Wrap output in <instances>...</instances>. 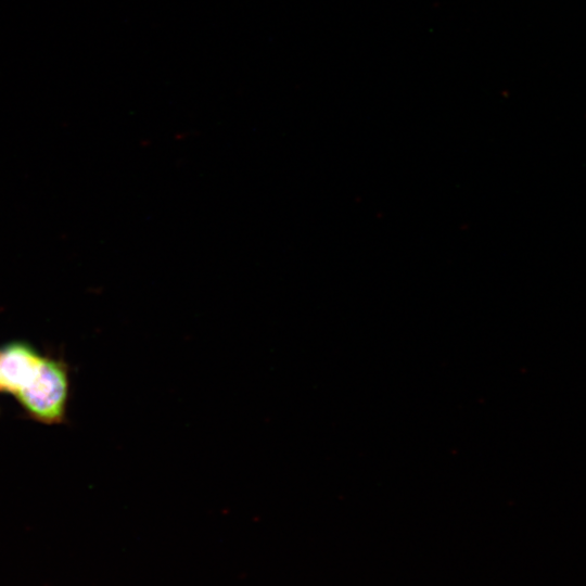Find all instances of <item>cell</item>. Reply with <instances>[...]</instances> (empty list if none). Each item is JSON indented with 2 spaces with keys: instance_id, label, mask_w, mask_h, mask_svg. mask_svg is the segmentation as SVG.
<instances>
[{
  "instance_id": "1",
  "label": "cell",
  "mask_w": 586,
  "mask_h": 586,
  "mask_svg": "<svg viewBox=\"0 0 586 586\" xmlns=\"http://www.w3.org/2000/svg\"><path fill=\"white\" fill-rule=\"evenodd\" d=\"M67 388L64 365L43 357L35 377L16 397L35 419L49 424L59 423L64 417Z\"/></svg>"
},
{
  "instance_id": "2",
  "label": "cell",
  "mask_w": 586,
  "mask_h": 586,
  "mask_svg": "<svg viewBox=\"0 0 586 586\" xmlns=\"http://www.w3.org/2000/svg\"><path fill=\"white\" fill-rule=\"evenodd\" d=\"M41 357L31 346L13 342L0 348V391L16 394L35 377Z\"/></svg>"
}]
</instances>
